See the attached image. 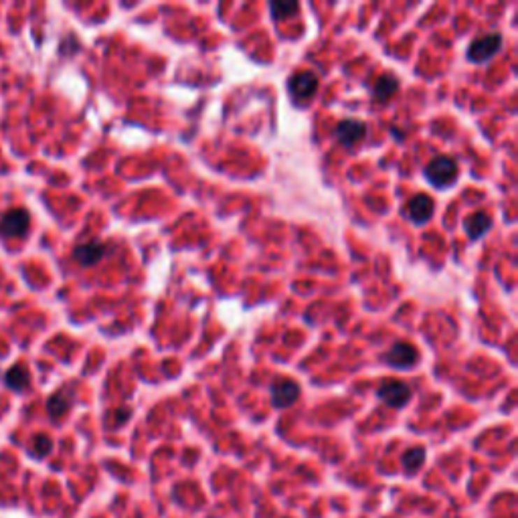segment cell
Instances as JSON below:
<instances>
[{"instance_id":"1","label":"cell","mask_w":518,"mask_h":518,"mask_svg":"<svg viewBox=\"0 0 518 518\" xmlns=\"http://www.w3.org/2000/svg\"><path fill=\"white\" fill-rule=\"evenodd\" d=\"M425 178L438 189H447L458 178V162L449 156H438L425 166Z\"/></svg>"},{"instance_id":"2","label":"cell","mask_w":518,"mask_h":518,"mask_svg":"<svg viewBox=\"0 0 518 518\" xmlns=\"http://www.w3.org/2000/svg\"><path fill=\"white\" fill-rule=\"evenodd\" d=\"M377 395L384 405H389L393 409H401L411 401V387L399 379H387L381 383Z\"/></svg>"},{"instance_id":"3","label":"cell","mask_w":518,"mask_h":518,"mask_svg":"<svg viewBox=\"0 0 518 518\" xmlns=\"http://www.w3.org/2000/svg\"><path fill=\"white\" fill-rule=\"evenodd\" d=\"M289 96L292 99L302 106V103H308L312 97L316 96L318 92V77L314 75L312 71H300L294 77H289Z\"/></svg>"},{"instance_id":"4","label":"cell","mask_w":518,"mask_h":518,"mask_svg":"<svg viewBox=\"0 0 518 518\" xmlns=\"http://www.w3.org/2000/svg\"><path fill=\"white\" fill-rule=\"evenodd\" d=\"M31 225V215L27 209H13L4 213L0 219V235L6 239H17L24 237Z\"/></svg>"},{"instance_id":"5","label":"cell","mask_w":518,"mask_h":518,"mask_svg":"<svg viewBox=\"0 0 518 518\" xmlns=\"http://www.w3.org/2000/svg\"><path fill=\"white\" fill-rule=\"evenodd\" d=\"M384 363L393 368H413L419 363V350L411 343H395L384 354Z\"/></svg>"},{"instance_id":"6","label":"cell","mask_w":518,"mask_h":518,"mask_svg":"<svg viewBox=\"0 0 518 518\" xmlns=\"http://www.w3.org/2000/svg\"><path fill=\"white\" fill-rule=\"evenodd\" d=\"M502 49V37L500 35H486V37L476 38L470 49H468V59L472 63H484V61H490L494 55H498V51Z\"/></svg>"},{"instance_id":"7","label":"cell","mask_w":518,"mask_h":518,"mask_svg":"<svg viewBox=\"0 0 518 518\" xmlns=\"http://www.w3.org/2000/svg\"><path fill=\"white\" fill-rule=\"evenodd\" d=\"M300 399V384L289 379H282L271 384V405L278 409L292 407Z\"/></svg>"},{"instance_id":"8","label":"cell","mask_w":518,"mask_h":518,"mask_svg":"<svg viewBox=\"0 0 518 518\" xmlns=\"http://www.w3.org/2000/svg\"><path fill=\"white\" fill-rule=\"evenodd\" d=\"M334 134L338 138V142L346 146V148H352L354 144H359L361 140H365L366 136V124L361 120H343Z\"/></svg>"},{"instance_id":"9","label":"cell","mask_w":518,"mask_h":518,"mask_svg":"<svg viewBox=\"0 0 518 518\" xmlns=\"http://www.w3.org/2000/svg\"><path fill=\"white\" fill-rule=\"evenodd\" d=\"M433 211H436V203L429 194H417L407 205V217L415 225H425L427 221H431Z\"/></svg>"},{"instance_id":"10","label":"cell","mask_w":518,"mask_h":518,"mask_svg":"<svg viewBox=\"0 0 518 518\" xmlns=\"http://www.w3.org/2000/svg\"><path fill=\"white\" fill-rule=\"evenodd\" d=\"M108 255V247L101 241H89V243H81L73 250V259L83 268H92L99 264L103 257Z\"/></svg>"},{"instance_id":"11","label":"cell","mask_w":518,"mask_h":518,"mask_svg":"<svg viewBox=\"0 0 518 518\" xmlns=\"http://www.w3.org/2000/svg\"><path fill=\"white\" fill-rule=\"evenodd\" d=\"M463 227H466V233L472 241H478L480 237H484L490 227H492V217L486 211H476L472 213L466 221H463Z\"/></svg>"},{"instance_id":"12","label":"cell","mask_w":518,"mask_h":518,"mask_svg":"<svg viewBox=\"0 0 518 518\" xmlns=\"http://www.w3.org/2000/svg\"><path fill=\"white\" fill-rule=\"evenodd\" d=\"M397 92H399V79L393 73H384L373 85V99L377 103H387Z\"/></svg>"},{"instance_id":"13","label":"cell","mask_w":518,"mask_h":518,"mask_svg":"<svg viewBox=\"0 0 518 518\" xmlns=\"http://www.w3.org/2000/svg\"><path fill=\"white\" fill-rule=\"evenodd\" d=\"M73 403V391L71 389H61L57 393H53L47 401V413L51 415V419H59L63 417Z\"/></svg>"},{"instance_id":"14","label":"cell","mask_w":518,"mask_h":518,"mask_svg":"<svg viewBox=\"0 0 518 518\" xmlns=\"http://www.w3.org/2000/svg\"><path fill=\"white\" fill-rule=\"evenodd\" d=\"M31 383V373H29V368L22 365H15L8 368V373L4 375V384L8 387V389H13V391H22V389H27Z\"/></svg>"},{"instance_id":"15","label":"cell","mask_w":518,"mask_h":518,"mask_svg":"<svg viewBox=\"0 0 518 518\" xmlns=\"http://www.w3.org/2000/svg\"><path fill=\"white\" fill-rule=\"evenodd\" d=\"M425 461V449L423 447H409L401 458L403 470L407 474H415Z\"/></svg>"},{"instance_id":"16","label":"cell","mask_w":518,"mask_h":518,"mask_svg":"<svg viewBox=\"0 0 518 518\" xmlns=\"http://www.w3.org/2000/svg\"><path fill=\"white\" fill-rule=\"evenodd\" d=\"M298 8H300L298 2H271V4H269V10H271L273 19L278 20H284L288 19V17H292V15H296Z\"/></svg>"},{"instance_id":"17","label":"cell","mask_w":518,"mask_h":518,"mask_svg":"<svg viewBox=\"0 0 518 518\" xmlns=\"http://www.w3.org/2000/svg\"><path fill=\"white\" fill-rule=\"evenodd\" d=\"M51 449H53V442H51V438H47V436H37V438H35V442H33V454H35L37 458H45V456H49V454H51Z\"/></svg>"}]
</instances>
